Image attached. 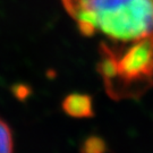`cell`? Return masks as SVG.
<instances>
[{"mask_svg":"<svg viewBox=\"0 0 153 153\" xmlns=\"http://www.w3.org/2000/svg\"><path fill=\"white\" fill-rule=\"evenodd\" d=\"M81 153H107L108 145L102 137L91 135L81 144Z\"/></svg>","mask_w":153,"mask_h":153,"instance_id":"4","label":"cell"},{"mask_svg":"<svg viewBox=\"0 0 153 153\" xmlns=\"http://www.w3.org/2000/svg\"><path fill=\"white\" fill-rule=\"evenodd\" d=\"M62 110L74 118H90L94 116L93 100L84 93H71L62 101Z\"/></svg>","mask_w":153,"mask_h":153,"instance_id":"3","label":"cell"},{"mask_svg":"<svg viewBox=\"0 0 153 153\" xmlns=\"http://www.w3.org/2000/svg\"><path fill=\"white\" fill-rule=\"evenodd\" d=\"M14 152V140L9 126L0 118V153Z\"/></svg>","mask_w":153,"mask_h":153,"instance_id":"5","label":"cell"},{"mask_svg":"<svg viewBox=\"0 0 153 153\" xmlns=\"http://www.w3.org/2000/svg\"><path fill=\"white\" fill-rule=\"evenodd\" d=\"M128 43L100 45L98 71L116 100L136 99L153 86V34Z\"/></svg>","mask_w":153,"mask_h":153,"instance_id":"2","label":"cell"},{"mask_svg":"<svg viewBox=\"0 0 153 153\" xmlns=\"http://www.w3.org/2000/svg\"><path fill=\"white\" fill-rule=\"evenodd\" d=\"M83 35L133 42L153 34V0H61Z\"/></svg>","mask_w":153,"mask_h":153,"instance_id":"1","label":"cell"}]
</instances>
